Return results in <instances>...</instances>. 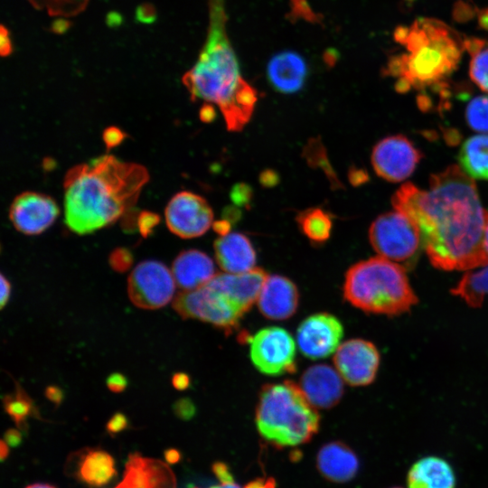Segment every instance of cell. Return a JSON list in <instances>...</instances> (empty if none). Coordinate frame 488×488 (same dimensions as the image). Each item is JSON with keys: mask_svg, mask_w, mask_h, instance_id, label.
I'll return each instance as SVG.
<instances>
[{"mask_svg": "<svg viewBox=\"0 0 488 488\" xmlns=\"http://www.w3.org/2000/svg\"><path fill=\"white\" fill-rule=\"evenodd\" d=\"M391 201L396 211L418 227L435 267L466 270L488 265L484 245L488 211L472 177L457 165L433 174L427 190L403 184Z\"/></svg>", "mask_w": 488, "mask_h": 488, "instance_id": "cell-1", "label": "cell"}, {"mask_svg": "<svg viewBox=\"0 0 488 488\" xmlns=\"http://www.w3.org/2000/svg\"><path fill=\"white\" fill-rule=\"evenodd\" d=\"M137 164L105 155L70 168L64 179V222L85 235L112 224L136 202L148 182Z\"/></svg>", "mask_w": 488, "mask_h": 488, "instance_id": "cell-2", "label": "cell"}, {"mask_svg": "<svg viewBox=\"0 0 488 488\" xmlns=\"http://www.w3.org/2000/svg\"><path fill=\"white\" fill-rule=\"evenodd\" d=\"M224 0H210L207 40L194 66L183 77L192 99L216 104L228 130L240 131L258 101L257 90L242 77L226 31Z\"/></svg>", "mask_w": 488, "mask_h": 488, "instance_id": "cell-3", "label": "cell"}, {"mask_svg": "<svg viewBox=\"0 0 488 488\" xmlns=\"http://www.w3.org/2000/svg\"><path fill=\"white\" fill-rule=\"evenodd\" d=\"M394 39L405 52L390 57L384 72L396 80L399 92L441 83L455 70L465 51V38L434 18L398 27Z\"/></svg>", "mask_w": 488, "mask_h": 488, "instance_id": "cell-4", "label": "cell"}, {"mask_svg": "<svg viewBox=\"0 0 488 488\" xmlns=\"http://www.w3.org/2000/svg\"><path fill=\"white\" fill-rule=\"evenodd\" d=\"M321 417L293 380L265 384L255 412L263 439L279 448L309 442L319 431Z\"/></svg>", "mask_w": 488, "mask_h": 488, "instance_id": "cell-5", "label": "cell"}, {"mask_svg": "<svg viewBox=\"0 0 488 488\" xmlns=\"http://www.w3.org/2000/svg\"><path fill=\"white\" fill-rule=\"evenodd\" d=\"M345 301L368 314L398 315L418 303L401 265L373 257L352 265L343 286Z\"/></svg>", "mask_w": 488, "mask_h": 488, "instance_id": "cell-6", "label": "cell"}, {"mask_svg": "<svg viewBox=\"0 0 488 488\" xmlns=\"http://www.w3.org/2000/svg\"><path fill=\"white\" fill-rule=\"evenodd\" d=\"M173 308L183 319H196L231 333L245 313L211 279L199 288L178 293Z\"/></svg>", "mask_w": 488, "mask_h": 488, "instance_id": "cell-7", "label": "cell"}, {"mask_svg": "<svg viewBox=\"0 0 488 488\" xmlns=\"http://www.w3.org/2000/svg\"><path fill=\"white\" fill-rule=\"evenodd\" d=\"M369 239L380 257L403 265H412L422 245L416 224L399 211L379 216L370 227Z\"/></svg>", "mask_w": 488, "mask_h": 488, "instance_id": "cell-8", "label": "cell"}, {"mask_svg": "<svg viewBox=\"0 0 488 488\" xmlns=\"http://www.w3.org/2000/svg\"><path fill=\"white\" fill-rule=\"evenodd\" d=\"M249 357L254 367L265 375L279 376L296 371L295 341L278 326L260 329L249 339Z\"/></svg>", "mask_w": 488, "mask_h": 488, "instance_id": "cell-9", "label": "cell"}, {"mask_svg": "<svg viewBox=\"0 0 488 488\" xmlns=\"http://www.w3.org/2000/svg\"><path fill=\"white\" fill-rule=\"evenodd\" d=\"M175 280L164 264L156 260L140 262L127 278L130 301L145 310L159 309L174 297Z\"/></svg>", "mask_w": 488, "mask_h": 488, "instance_id": "cell-10", "label": "cell"}, {"mask_svg": "<svg viewBox=\"0 0 488 488\" xmlns=\"http://www.w3.org/2000/svg\"><path fill=\"white\" fill-rule=\"evenodd\" d=\"M171 232L183 239L203 235L212 225L213 212L202 196L188 191L174 195L164 211Z\"/></svg>", "mask_w": 488, "mask_h": 488, "instance_id": "cell-11", "label": "cell"}, {"mask_svg": "<svg viewBox=\"0 0 488 488\" xmlns=\"http://www.w3.org/2000/svg\"><path fill=\"white\" fill-rule=\"evenodd\" d=\"M343 336L340 320L329 313H317L304 319L296 330L301 353L311 359H324L334 353Z\"/></svg>", "mask_w": 488, "mask_h": 488, "instance_id": "cell-12", "label": "cell"}, {"mask_svg": "<svg viewBox=\"0 0 488 488\" xmlns=\"http://www.w3.org/2000/svg\"><path fill=\"white\" fill-rule=\"evenodd\" d=\"M376 346L363 339H350L339 345L333 362L343 380L351 386H367L373 382L380 366Z\"/></svg>", "mask_w": 488, "mask_h": 488, "instance_id": "cell-13", "label": "cell"}, {"mask_svg": "<svg viewBox=\"0 0 488 488\" xmlns=\"http://www.w3.org/2000/svg\"><path fill=\"white\" fill-rule=\"evenodd\" d=\"M420 158V152L401 135L381 139L374 146L371 154L374 171L389 182L407 179L414 172Z\"/></svg>", "mask_w": 488, "mask_h": 488, "instance_id": "cell-14", "label": "cell"}, {"mask_svg": "<svg viewBox=\"0 0 488 488\" xmlns=\"http://www.w3.org/2000/svg\"><path fill=\"white\" fill-rule=\"evenodd\" d=\"M59 215L55 201L36 192H24L14 198L9 218L14 228L26 235H37L46 230Z\"/></svg>", "mask_w": 488, "mask_h": 488, "instance_id": "cell-15", "label": "cell"}, {"mask_svg": "<svg viewBox=\"0 0 488 488\" xmlns=\"http://www.w3.org/2000/svg\"><path fill=\"white\" fill-rule=\"evenodd\" d=\"M299 386L310 403L318 408H331L343 395V381L340 373L327 364H315L302 374Z\"/></svg>", "mask_w": 488, "mask_h": 488, "instance_id": "cell-16", "label": "cell"}, {"mask_svg": "<svg viewBox=\"0 0 488 488\" xmlns=\"http://www.w3.org/2000/svg\"><path fill=\"white\" fill-rule=\"evenodd\" d=\"M299 291L295 283L280 275L267 276L257 300L261 314L270 320H286L299 305Z\"/></svg>", "mask_w": 488, "mask_h": 488, "instance_id": "cell-17", "label": "cell"}, {"mask_svg": "<svg viewBox=\"0 0 488 488\" xmlns=\"http://www.w3.org/2000/svg\"><path fill=\"white\" fill-rule=\"evenodd\" d=\"M319 473L330 482L343 483L352 480L360 468L354 451L341 441L323 445L316 455Z\"/></svg>", "mask_w": 488, "mask_h": 488, "instance_id": "cell-18", "label": "cell"}, {"mask_svg": "<svg viewBox=\"0 0 488 488\" xmlns=\"http://www.w3.org/2000/svg\"><path fill=\"white\" fill-rule=\"evenodd\" d=\"M215 258L226 273L240 274L254 268L257 256L249 239L241 233L221 236L214 242Z\"/></svg>", "mask_w": 488, "mask_h": 488, "instance_id": "cell-19", "label": "cell"}, {"mask_svg": "<svg viewBox=\"0 0 488 488\" xmlns=\"http://www.w3.org/2000/svg\"><path fill=\"white\" fill-rule=\"evenodd\" d=\"M267 80L278 92L291 94L302 89L307 76V66L301 55L286 51L277 53L267 63Z\"/></svg>", "mask_w": 488, "mask_h": 488, "instance_id": "cell-20", "label": "cell"}, {"mask_svg": "<svg viewBox=\"0 0 488 488\" xmlns=\"http://www.w3.org/2000/svg\"><path fill=\"white\" fill-rule=\"evenodd\" d=\"M267 276L264 269L254 267L240 274H215L211 280L228 294L246 314L257 302Z\"/></svg>", "mask_w": 488, "mask_h": 488, "instance_id": "cell-21", "label": "cell"}, {"mask_svg": "<svg viewBox=\"0 0 488 488\" xmlns=\"http://www.w3.org/2000/svg\"><path fill=\"white\" fill-rule=\"evenodd\" d=\"M172 273L183 291H190L206 284L215 276L211 258L198 249L181 252L174 260Z\"/></svg>", "mask_w": 488, "mask_h": 488, "instance_id": "cell-22", "label": "cell"}, {"mask_svg": "<svg viewBox=\"0 0 488 488\" xmlns=\"http://www.w3.org/2000/svg\"><path fill=\"white\" fill-rule=\"evenodd\" d=\"M407 484L408 488H455V474L444 458L424 456L410 466Z\"/></svg>", "mask_w": 488, "mask_h": 488, "instance_id": "cell-23", "label": "cell"}, {"mask_svg": "<svg viewBox=\"0 0 488 488\" xmlns=\"http://www.w3.org/2000/svg\"><path fill=\"white\" fill-rule=\"evenodd\" d=\"M76 475L90 488L105 487L117 475L115 459L101 448H87L79 455Z\"/></svg>", "mask_w": 488, "mask_h": 488, "instance_id": "cell-24", "label": "cell"}, {"mask_svg": "<svg viewBox=\"0 0 488 488\" xmlns=\"http://www.w3.org/2000/svg\"><path fill=\"white\" fill-rule=\"evenodd\" d=\"M458 160L470 177L488 180V135H478L465 141Z\"/></svg>", "mask_w": 488, "mask_h": 488, "instance_id": "cell-25", "label": "cell"}, {"mask_svg": "<svg viewBox=\"0 0 488 488\" xmlns=\"http://www.w3.org/2000/svg\"><path fill=\"white\" fill-rule=\"evenodd\" d=\"M296 222L302 233L314 245L325 243L332 233V217L321 208H310L300 211Z\"/></svg>", "mask_w": 488, "mask_h": 488, "instance_id": "cell-26", "label": "cell"}, {"mask_svg": "<svg viewBox=\"0 0 488 488\" xmlns=\"http://www.w3.org/2000/svg\"><path fill=\"white\" fill-rule=\"evenodd\" d=\"M471 307H480L488 296V266L480 270L466 273L451 290Z\"/></svg>", "mask_w": 488, "mask_h": 488, "instance_id": "cell-27", "label": "cell"}, {"mask_svg": "<svg viewBox=\"0 0 488 488\" xmlns=\"http://www.w3.org/2000/svg\"><path fill=\"white\" fill-rule=\"evenodd\" d=\"M464 46L471 57L469 76L472 81L488 93V40L465 38Z\"/></svg>", "mask_w": 488, "mask_h": 488, "instance_id": "cell-28", "label": "cell"}, {"mask_svg": "<svg viewBox=\"0 0 488 488\" xmlns=\"http://www.w3.org/2000/svg\"><path fill=\"white\" fill-rule=\"evenodd\" d=\"M4 409L20 429H25L27 419L38 414L29 395L16 383L15 391L3 398Z\"/></svg>", "mask_w": 488, "mask_h": 488, "instance_id": "cell-29", "label": "cell"}, {"mask_svg": "<svg viewBox=\"0 0 488 488\" xmlns=\"http://www.w3.org/2000/svg\"><path fill=\"white\" fill-rule=\"evenodd\" d=\"M465 119L472 129L488 132V96H478L469 102Z\"/></svg>", "mask_w": 488, "mask_h": 488, "instance_id": "cell-30", "label": "cell"}, {"mask_svg": "<svg viewBox=\"0 0 488 488\" xmlns=\"http://www.w3.org/2000/svg\"><path fill=\"white\" fill-rule=\"evenodd\" d=\"M132 262L130 252L122 249L115 250L109 258L111 267L117 272H125L129 269Z\"/></svg>", "mask_w": 488, "mask_h": 488, "instance_id": "cell-31", "label": "cell"}, {"mask_svg": "<svg viewBox=\"0 0 488 488\" xmlns=\"http://www.w3.org/2000/svg\"><path fill=\"white\" fill-rule=\"evenodd\" d=\"M129 426V421L127 416L122 412L114 413L106 424V431L108 435L114 436Z\"/></svg>", "mask_w": 488, "mask_h": 488, "instance_id": "cell-32", "label": "cell"}, {"mask_svg": "<svg viewBox=\"0 0 488 488\" xmlns=\"http://www.w3.org/2000/svg\"><path fill=\"white\" fill-rule=\"evenodd\" d=\"M174 415L183 420H190L195 415V405L187 398L176 400L173 405Z\"/></svg>", "mask_w": 488, "mask_h": 488, "instance_id": "cell-33", "label": "cell"}, {"mask_svg": "<svg viewBox=\"0 0 488 488\" xmlns=\"http://www.w3.org/2000/svg\"><path fill=\"white\" fill-rule=\"evenodd\" d=\"M252 197L251 189L244 183L237 184L231 192V199L239 205H247Z\"/></svg>", "mask_w": 488, "mask_h": 488, "instance_id": "cell-34", "label": "cell"}, {"mask_svg": "<svg viewBox=\"0 0 488 488\" xmlns=\"http://www.w3.org/2000/svg\"><path fill=\"white\" fill-rule=\"evenodd\" d=\"M108 389L114 393L123 392L127 387L128 381L125 375L119 372H114L106 380Z\"/></svg>", "mask_w": 488, "mask_h": 488, "instance_id": "cell-35", "label": "cell"}, {"mask_svg": "<svg viewBox=\"0 0 488 488\" xmlns=\"http://www.w3.org/2000/svg\"><path fill=\"white\" fill-rule=\"evenodd\" d=\"M211 470L221 483L234 482L230 467L223 462H215L211 465Z\"/></svg>", "mask_w": 488, "mask_h": 488, "instance_id": "cell-36", "label": "cell"}, {"mask_svg": "<svg viewBox=\"0 0 488 488\" xmlns=\"http://www.w3.org/2000/svg\"><path fill=\"white\" fill-rule=\"evenodd\" d=\"M44 395L46 399L55 406L61 405L64 399L63 390L56 385H49L46 387Z\"/></svg>", "mask_w": 488, "mask_h": 488, "instance_id": "cell-37", "label": "cell"}, {"mask_svg": "<svg viewBox=\"0 0 488 488\" xmlns=\"http://www.w3.org/2000/svg\"><path fill=\"white\" fill-rule=\"evenodd\" d=\"M156 14L151 5L145 4L136 10V17L140 22L151 23L155 20Z\"/></svg>", "mask_w": 488, "mask_h": 488, "instance_id": "cell-38", "label": "cell"}, {"mask_svg": "<svg viewBox=\"0 0 488 488\" xmlns=\"http://www.w3.org/2000/svg\"><path fill=\"white\" fill-rule=\"evenodd\" d=\"M172 385L177 390H184L189 388L191 380L184 372H176L172 376Z\"/></svg>", "mask_w": 488, "mask_h": 488, "instance_id": "cell-39", "label": "cell"}, {"mask_svg": "<svg viewBox=\"0 0 488 488\" xmlns=\"http://www.w3.org/2000/svg\"><path fill=\"white\" fill-rule=\"evenodd\" d=\"M10 447H17L22 443V432L16 428H8L3 439Z\"/></svg>", "mask_w": 488, "mask_h": 488, "instance_id": "cell-40", "label": "cell"}, {"mask_svg": "<svg viewBox=\"0 0 488 488\" xmlns=\"http://www.w3.org/2000/svg\"><path fill=\"white\" fill-rule=\"evenodd\" d=\"M11 284L8 281L7 278L4 276V274H1V299H0V306L1 309H3L8 303L10 296H11Z\"/></svg>", "mask_w": 488, "mask_h": 488, "instance_id": "cell-41", "label": "cell"}, {"mask_svg": "<svg viewBox=\"0 0 488 488\" xmlns=\"http://www.w3.org/2000/svg\"><path fill=\"white\" fill-rule=\"evenodd\" d=\"M0 51L2 56H7L12 52V42L8 34V31L4 26L1 27Z\"/></svg>", "mask_w": 488, "mask_h": 488, "instance_id": "cell-42", "label": "cell"}, {"mask_svg": "<svg viewBox=\"0 0 488 488\" xmlns=\"http://www.w3.org/2000/svg\"><path fill=\"white\" fill-rule=\"evenodd\" d=\"M244 488H276V481L274 478H258L245 485Z\"/></svg>", "mask_w": 488, "mask_h": 488, "instance_id": "cell-43", "label": "cell"}, {"mask_svg": "<svg viewBox=\"0 0 488 488\" xmlns=\"http://www.w3.org/2000/svg\"><path fill=\"white\" fill-rule=\"evenodd\" d=\"M213 229L220 236L227 235L231 229V222L223 218L222 220L214 222Z\"/></svg>", "mask_w": 488, "mask_h": 488, "instance_id": "cell-44", "label": "cell"}, {"mask_svg": "<svg viewBox=\"0 0 488 488\" xmlns=\"http://www.w3.org/2000/svg\"><path fill=\"white\" fill-rule=\"evenodd\" d=\"M296 4V7L294 8L296 10V14L298 12H300V14L303 16L306 15L307 17H315V15L313 14L312 10H310L309 6L307 5V3L305 0H292ZM316 18V17H315Z\"/></svg>", "mask_w": 488, "mask_h": 488, "instance_id": "cell-45", "label": "cell"}, {"mask_svg": "<svg viewBox=\"0 0 488 488\" xmlns=\"http://www.w3.org/2000/svg\"><path fill=\"white\" fill-rule=\"evenodd\" d=\"M164 456L167 464H176L181 459V454L175 448L165 449L164 452Z\"/></svg>", "mask_w": 488, "mask_h": 488, "instance_id": "cell-46", "label": "cell"}, {"mask_svg": "<svg viewBox=\"0 0 488 488\" xmlns=\"http://www.w3.org/2000/svg\"><path fill=\"white\" fill-rule=\"evenodd\" d=\"M203 120L210 121L212 117L215 116V111L213 110L212 107L210 105H205L203 108L202 109V114Z\"/></svg>", "mask_w": 488, "mask_h": 488, "instance_id": "cell-47", "label": "cell"}, {"mask_svg": "<svg viewBox=\"0 0 488 488\" xmlns=\"http://www.w3.org/2000/svg\"><path fill=\"white\" fill-rule=\"evenodd\" d=\"M480 25L488 30V9L483 10L479 15Z\"/></svg>", "mask_w": 488, "mask_h": 488, "instance_id": "cell-48", "label": "cell"}, {"mask_svg": "<svg viewBox=\"0 0 488 488\" xmlns=\"http://www.w3.org/2000/svg\"><path fill=\"white\" fill-rule=\"evenodd\" d=\"M9 447L10 446L4 440L1 441V444H0V456H1L2 461L5 460L8 456Z\"/></svg>", "mask_w": 488, "mask_h": 488, "instance_id": "cell-49", "label": "cell"}, {"mask_svg": "<svg viewBox=\"0 0 488 488\" xmlns=\"http://www.w3.org/2000/svg\"><path fill=\"white\" fill-rule=\"evenodd\" d=\"M193 488H197V487H193ZM207 488H240V487L235 482H231V483H221L220 484L211 485Z\"/></svg>", "mask_w": 488, "mask_h": 488, "instance_id": "cell-50", "label": "cell"}, {"mask_svg": "<svg viewBox=\"0 0 488 488\" xmlns=\"http://www.w3.org/2000/svg\"><path fill=\"white\" fill-rule=\"evenodd\" d=\"M25 488H55L49 483H36L26 486Z\"/></svg>", "mask_w": 488, "mask_h": 488, "instance_id": "cell-51", "label": "cell"}, {"mask_svg": "<svg viewBox=\"0 0 488 488\" xmlns=\"http://www.w3.org/2000/svg\"><path fill=\"white\" fill-rule=\"evenodd\" d=\"M484 245H485L486 250L488 252V224H487V227H486V230H485V232H484Z\"/></svg>", "mask_w": 488, "mask_h": 488, "instance_id": "cell-52", "label": "cell"}, {"mask_svg": "<svg viewBox=\"0 0 488 488\" xmlns=\"http://www.w3.org/2000/svg\"><path fill=\"white\" fill-rule=\"evenodd\" d=\"M390 488H401V487H397V486H394V487H390Z\"/></svg>", "mask_w": 488, "mask_h": 488, "instance_id": "cell-53", "label": "cell"}]
</instances>
